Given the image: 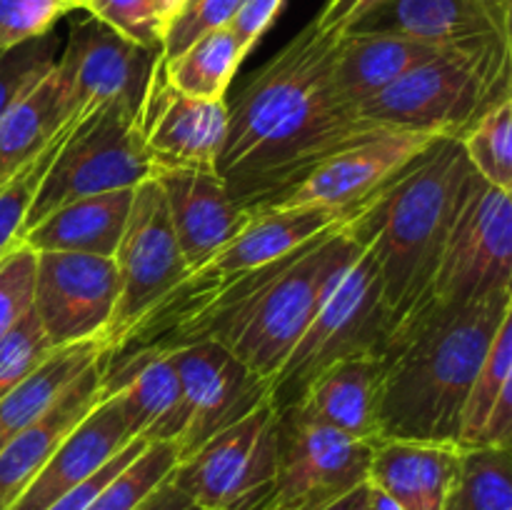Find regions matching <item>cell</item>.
<instances>
[{
	"label": "cell",
	"instance_id": "cell-1",
	"mask_svg": "<svg viewBox=\"0 0 512 510\" xmlns=\"http://www.w3.org/2000/svg\"><path fill=\"white\" fill-rule=\"evenodd\" d=\"M338 35L308 23L250 75L228 103V128L215 173L245 210L278 205L325 158L363 135L355 108L333 88Z\"/></svg>",
	"mask_w": 512,
	"mask_h": 510
},
{
	"label": "cell",
	"instance_id": "cell-2",
	"mask_svg": "<svg viewBox=\"0 0 512 510\" xmlns=\"http://www.w3.org/2000/svg\"><path fill=\"white\" fill-rule=\"evenodd\" d=\"M360 253L363 248L345 225H335L273 263L235 275L175 313L140 320L110 355L215 340L270 385V378Z\"/></svg>",
	"mask_w": 512,
	"mask_h": 510
},
{
	"label": "cell",
	"instance_id": "cell-3",
	"mask_svg": "<svg viewBox=\"0 0 512 510\" xmlns=\"http://www.w3.org/2000/svg\"><path fill=\"white\" fill-rule=\"evenodd\" d=\"M510 293L473 303H433L390 338L380 385V440L455 443L480 363L503 320Z\"/></svg>",
	"mask_w": 512,
	"mask_h": 510
},
{
	"label": "cell",
	"instance_id": "cell-4",
	"mask_svg": "<svg viewBox=\"0 0 512 510\" xmlns=\"http://www.w3.org/2000/svg\"><path fill=\"white\" fill-rule=\"evenodd\" d=\"M470 170L460 138L440 135L343 223L378 265L393 333L433 305L435 273Z\"/></svg>",
	"mask_w": 512,
	"mask_h": 510
},
{
	"label": "cell",
	"instance_id": "cell-5",
	"mask_svg": "<svg viewBox=\"0 0 512 510\" xmlns=\"http://www.w3.org/2000/svg\"><path fill=\"white\" fill-rule=\"evenodd\" d=\"M512 98L510 40L453 45L358 105L365 128L463 138L488 108Z\"/></svg>",
	"mask_w": 512,
	"mask_h": 510
},
{
	"label": "cell",
	"instance_id": "cell-6",
	"mask_svg": "<svg viewBox=\"0 0 512 510\" xmlns=\"http://www.w3.org/2000/svg\"><path fill=\"white\" fill-rule=\"evenodd\" d=\"M390 335L393 323L383 300V280L373 255L363 250L270 378V400L278 410L295 405L315 375L340 360H383Z\"/></svg>",
	"mask_w": 512,
	"mask_h": 510
},
{
	"label": "cell",
	"instance_id": "cell-7",
	"mask_svg": "<svg viewBox=\"0 0 512 510\" xmlns=\"http://www.w3.org/2000/svg\"><path fill=\"white\" fill-rule=\"evenodd\" d=\"M148 178H153V158L138 120L115 108H95L73 125L45 170L23 233L70 200L138 188Z\"/></svg>",
	"mask_w": 512,
	"mask_h": 510
},
{
	"label": "cell",
	"instance_id": "cell-8",
	"mask_svg": "<svg viewBox=\"0 0 512 510\" xmlns=\"http://www.w3.org/2000/svg\"><path fill=\"white\" fill-rule=\"evenodd\" d=\"M373 445L305 415L278 410V455L260 510H323L368 483Z\"/></svg>",
	"mask_w": 512,
	"mask_h": 510
},
{
	"label": "cell",
	"instance_id": "cell-9",
	"mask_svg": "<svg viewBox=\"0 0 512 510\" xmlns=\"http://www.w3.org/2000/svg\"><path fill=\"white\" fill-rule=\"evenodd\" d=\"M278 455V408L265 398L178 460L170 478L200 510H260Z\"/></svg>",
	"mask_w": 512,
	"mask_h": 510
},
{
	"label": "cell",
	"instance_id": "cell-10",
	"mask_svg": "<svg viewBox=\"0 0 512 510\" xmlns=\"http://www.w3.org/2000/svg\"><path fill=\"white\" fill-rule=\"evenodd\" d=\"M512 290V193L470 170L445 240L433 303H473Z\"/></svg>",
	"mask_w": 512,
	"mask_h": 510
},
{
	"label": "cell",
	"instance_id": "cell-11",
	"mask_svg": "<svg viewBox=\"0 0 512 510\" xmlns=\"http://www.w3.org/2000/svg\"><path fill=\"white\" fill-rule=\"evenodd\" d=\"M113 260L118 270V300L108 328L100 335L105 358L133 325L188 275L163 190L153 178L133 190L128 223Z\"/></svg>",
	"mask_w": 512,
	"mask_h": 510
},
{
	"label": "cell",
	"instance_id": "cell-12",
	"mask_svg": "<svg viewBox=\"0 0 512 510\" xmlns=\"http://www.w3.org/2000/svg\"><path fill=\"white\" fill-rule=\"evenodd\" d=\"M160 60V48L133 43L88 15L70 28L55 65L78 118L95 108H115L143 125L145 100Z\"/></svg>",
	"mask_w": 512,
	"mask_h": 510
},
{
	"label": "cell",
	"instance_id": "cell-13",
	"mask_svg": "<svg viewBox=\"0 0 512 510\" xmlns=\"http://www.w3.org/2000/svg\"><path fill=\"white\" fill-rule=\"evenodd\" d=\"M163 353L173 360L180 378V425L173 440L178 460L270 398L268 380L215 340H198Z\"/></svg>",
	"mask_w": 512,
	"mask_h": 510
},
{
	"label": "cell",
	"instance_id": "cell-14",
	"mask_svg": "<svg viewBox=\"0 0 512 510\" xmlns=\"http://www.w3.org/2000/svg\"><path fill=\"white\" fill-rule=\"evenodd\" d=\"M345 220H348V215L340 213V210L325 208V205L265 208L258 210V213H250L245 228L228 245H223L200 268L188 270V275L140 320L163 318V315L175 313V310L185 308V305L218 290L220 285L233 280L235 275L248 273V270L260 268L265 263H273V260L283 258L290 250L308 243L310 238H315L323 230L343 225Z\"/></svg>",
	"mask_w": 512,
	"mask_h": 510
},
{
	"label": "cell",
	"instance_id": "cell-15",
	"mask_svg": "<svg viewBox=\"0 0 512 510\" xmlns=\"http://www.w3.org/2000/svg\"><path fill=\"white\" fill-rule=\"evenodd\" d=\"M118 300L113 258L85 253H38L33 310L53 348L98 340Z\"/></svg>",
	"mask_w": 512,
	"mask_h": 510
},
{
	"label": "cell",
	"instance_id": "cell-16",
	"mask_svg": "<svg viewBox=\"0 0 512 510\" xmlns=\"http://www.w3.org/2000/svg\"><path fill=\"white\" fill-rule=\"evenodd\" d=\"M433 138L435 135L410 133V130H365L363 135L325 158L273 208L325 205L350 218Z\"/></svg>",
	"mask_w": 512,
	"mask_h": 510
},
{
	"label": "cell",
	"instance_id": "cell-17",
	"mask_svg": "<svg viewBox=\"0 0 512 510\" xmlns=\"http://www.w3.org/2000/svg\"><path fill=\"white\" fill-rule=\"evenodd\" d=\"M140 128L153 158V173L165 168H215L228 128V103L175 90L160 60Z\"/></svg>",
	"mask_w": 512,
	"mask_h": 510
},
{
	"label": "cell",
	"instance_id": "cell-18",
	"mask_svg": "<svg viewBox=\"0 0 512 510\" xmlns=\"http://www.w3.org/2000/svg\"><path fill=\"white\" fill-rule=\"evenodd\" d=\"M138 435L125 418L118 393L103 395L83 420L60 440L33 483L23 490L10 510H45L73 488L93 478Z\"/></svg>",
	"mask_w": 512,
	"mask_h": 510
},
{
	"label": "cell",
	"instance_id": "cell-19",
	"mask_svg": "<svg viewBox=\"0 0 512 510\" xmlns=\"http://www.w3.org/2000/svg\"><path fill=\"white\" fill-rule=\"evenodd\" d=\"M153 180L163 190L188 270L213 258L250 220V213L230 198L215 168H165L155 170Z\"/></svg>",
	"mask_w": 512,
	"mask_h": 510
},
{
	"label": "cell",
	"instance_id": "cell-20",
	"mask_svg": "<svg viewBox=\"0 0 512 510\" xmlns=\"http://www.w3.org/2000/svg\"><path fill=\"white\" fill-rule=\"evenodd\" d=\"M350 30L403 35L440 48L488 38L510 40V3L508 0H383Z\"/></svg>",
	"mask_w": 512,
	"mask_h": 510
},
{
	"label": "cell",
	"instance_id": "cell-21",
	"mask_svg": "<svg viewBox=\"0 0 512 510\" xmlns=\"http://www.w3.org/2000/svg\"><path fill=\"white\" fill-rule=\"evenodd\" d=\"M118 393L138 438L173 443L180 425V378L163 350H125L110 355L100 375V398Z\"/></svg>",
	"mask_w": 512,
	"mask_h": 510
},
{
	"label": "cell",
	"instance_id": "cell-22",
	"mask_svg": "<svg viewBox=\"0 0 512 510\" xmlns=\"http://www.w3.org/2000/svg\"><path fill=\"white\" fill-rule=\"evenodd\" d=\"M103 363L105 358L83 370L43 418L35 420L30 428H25L0 448V510H10V505L43 470L60 440L98 403Z\"/></svg>",
	"mask_w": 512,
	"mask_h": 510
},
{
	"label": "cell",
	"instance_id": "cell-23",
	"mask_svg": "<svg viewBox=\"0 0 512 510\" xmlns=\"http://www.w3.org/2000/svg\"><path fill=\"white\" fill-rule=\"evenodd\" d=\"M460 445L423 440H378L370 455L368 483L403 510H443L455 478Z\"/></svg>",
	"mask_w": 512,
	"mask_h": 510
},
{
	"label": "cell",
	"instance_id": "cell-24",
	"mask_svg": "<svg viewBox=\"0 0 512 510\" xmlns=\"http://www.w3.org/2000/svg\"><path fill=\"white\" fill-rule=\"evenodd\" d=\"M380 385L383 360H340L315 375L295 405L318 423L375 445L380 440Z\"/></svg>",
	"mask_w": 512,
	"mask_h": 510
},
{
	"label": "cell",
	"instance_id": "cell-25",
	"mask_svg": "<svg viewBox=\"0 0 512 510\" xmlns=\"http://www.w3.org/2000/svg\"><path fill=\"white\" fill-rule=\"evenodd\" d=\"M453 48V45H450ZM440 45L420 43L390 33H348L338 35L333 60V88L345 105L355 108L383 93L388 85L403 78L408 70L440 53Z\"/></svg>",
	"mask_w": 512,
	"mask_h": 510
},
{
	"label": "cell",
	"instance_id": "cell-26",
	"mask_svg": "<svg viewBox=\"0 0 512 510\" xmlns=\"http://www.w3.org/2000/svg\"><path fill=\"white\" fill-rule=\"evenodd\" d=\"M133 190H110L70 200L25 230L20 243L35 253H85L113 258L128 223Z\"/></svg>",
	"mask_w": 512,
	"mask_h": 510
},
{
	"label": "cell",
	"instance_id": "cell-27",
	"mask_svg": "<svg viewBox=\"0 0 512 510\" xmlns=\"http://www.w3.org/2000/svg\"><path fill=\"white\" fill-rule=\"evenodd\" d=\"M75 118L58 65H53L0 115V183L33 163Z\"/></svg>",
	"mask_w": 512,
	"mask_h": 510
},
{
	"label": "cell",
	"instance_id": "cell-28",
	"mask_svg": "<svg viewBox=\"0 0 512 510\" xmlns=\"http://www.w3.org/2000/svg\"><path fill=\"white\" fill-rule=\"evenodd\" d=\"M105 353L98 340L63 345L48 355L43 365L20 385H15L8 395L0 398V448L25 428L43 418L63 390L78 378L83 370L103 360Z\"/></svg>",
	"mask_w": 512,
	"mask_h": 510
},
{
	"label": "cell",
	"instance_id": "cell-29",
	"mask_svg": "<svg viewBox=\"0 0 512 510\" xmlns=\"http://www.w3.org/2000/svg\"><path fill=\"white\" fill-rule=\"evenodd\" d=\"M243 60L238 40L225 25L195 40L175 58H163V65L168 83L180 93L205 100H228L230 83Z\"/></svg>",
	"mask_w": 512,
	"mask_h": 510
},
{
	"label": "cell",
	"instance_id": "cell-30",
	"mask_svg": "<svg viewBox=\"0 0 512 510\" xmlns=\"http://www.w3.org/2000/svg\"><path fill=\"white\" fill-rule=\"evenodd\" d=\"M443 510H512L510 448H460Z\"/></svg>",
	"mask_w": 512,
	"mask_h": 510
},
{
	"label": "cell",
	"instance_id": "cell-31",
	"mask_svg": "<svg viewBox=\"0 0 512 510\" xmlns=\"http://www.w3.org/2000/svg\"><path fill=\"white\" fill-rule=\"evenodd\" d=\"M512 393V315L503 320L488 355L475 373L460 415V448H475L495 405Z\"/></svg>",
	"mask_w": 512,
	"mask_h": 510
},
{
	"label": "cell",
	"instance_id": "cell-32",
	"mask_svg": "<svg viewBox=\"0 0 512 510\" xmlns=\"http://www.w3.org/2000/svg\"><path fill=\"white\" fill-rule=\"evenodd\" d=\"M470 168L490 185L512 193V98L485 110L460 138Z\"/></svg>",
	"mask_w": 512,
	"mask_h": 510
},
{
	"label": "cell",
	"instance_id": "cell-33",
	"mask_svg": "<svg viewBox=\"0 0 512 510\" xmlns=\"http://www.w3.org/2000/svg\"><path fill=\"white\" fill-rule=\"evenodd\" d=\"M178 465V450L173 443L145 445L143 453L125 465L88 505L85 510H133L160 480L168 478L173 468Z\"/></svg>",
	"mask_w": 512,
	"mask_h": 510
},
{
	"label": "cell",
	"instance_id": "cell-34",
	"mask_svg": "<svg viewBox=\"0 0 512 510\" xmlns=\"http://www.w3.org/2000/svg\"><path fill=\"white\" fill-rule=\"evenodd\" d=\"M78 120L80 118L70 120V123L60 130L58 138H55L33 163H28L23 170H18L10 180L0 183V258H5V255L20 243V233H23V223L25 218H28L35 190H38L45 170L50 168L55 153H58L60 145L65 143V138H68L70 130H73V125L78 123Z\"/></svg>",
	"mask_w": 512,
	"mask_h": 510
},
{
	"label": "cell",
	"instance_id": "cell-35",
	"mask_svg": "<svg viewBox=\"0 0 512 510\" xmlns=\"http://www.w3.org/2000/svg\"><path fill=\"white\" fill-rule=\"evenodd\" d=\"M53 350L38 315L30 308L13 328L0 335V398L35 373Z\"/></svg>",
	"mask_w": 512,
	"mask_h": 510
},
{
	"label": "cell",
	"instance_id": "cell-36",
	"mask_svg": "<svg viewBox=\"0 0 512 510\" xmlns=\"http://www.w3.org/2000/svg\"><path fill=\"white\" fill-rule=\"evenodd\" d=\"M58 55L60 40L55 30L0 50V115L13 105L15 98H20L30 85L38 83L53 68Z\"/></svg>",
	"mask_w": 512,
	"mask_h": 510
},
{
	"label": "cell",
	"instance_id": "cell-37",
	"mask_svg": "<svg viewBox=\"0 0 512 510\" xmlns=\"http://www.w3.org/2000/svg\"><path fill=\"white\" fill-rule=\"evenodd\" d=\"M83 10L123 38L145 48L163 50L168 20L160 8V0H88Z\"/></svg>",
	"mask_w": 512,
	"mask_h": 510
},
{
	"label": "cell",
	"instance_id": "cell-38",
	"mask_svg": "<svg viewBox=\"0 0 512 510\" xmlns=\"http://www.w3.org/2000/svg\"><path fill=\"white\" fill-rule=\"evenodd\" d=\"M240 0H188L165 28L163 58L170 60L188 50L195 40L225 28L238 10Z\"/></svg>",
	"mask_w": 512,
	"mask_h": 510
},
{
	"label": "cell",
	"instance_id": "cell-39",
	"mask_svg": "<svg viewBox=\"0 0 512 510\" xmlns=\"http://www.w3.org/2000/svg\"><path fill=\"white\" fill-rule=\"evenodd\" d=\"M35 268L38 253L23 243L0 258V335L33 308Z\"/></svg>",
	"mask_w": 512,
	"mask_h": 510
},
{
	"label": "cell",
	"instance_id": "cell-40",
	"mask_svg": "<svg viewBox=\"0 0 512 510\" xmlns=\"http://www.w3.org/2000/svg\"><path fill=\"white\" fill-rule=\"evenodd\" d=\"M70 10V0H0V50L50 33Z\"/></svg>",
	"mask_w": 512,
	"mask_h": 510
},
{
	"label": "cell",
	"instance_id": "cell-41",
	"mask_svg": "<svg viewBox=\"0 0 512 510\" xmlns=\"http://www.w3.org/2000/svg\"><path fill=\"white\" fill-rule=\"evenodd\" d=\"M283 3L285 0H240L238 10H235V15L230 18L228 28L230 33L235 35V40H238L245 58H248L250 50L260 43L265 30L273 25V20L278 18Z\"/></svg>",
	"mask_w": 512,
	"mask_h": 510
},
{
	"label": "cell",
	"instance_id": "cell-42",
	"mask_svg": "<svg viewBox=\"0 0 512 510\" xmlns=\"http://www.w3.org/2000/svg\"><path fill=\"white\" fill-rule=\"evenodd\" d=\"M380 3L383 0H328L315 18V25L325 35H343Z\"/></svg>",
	"mask_w": 512,
	"mask_h": 510
},
{
	"label": "cell",
	"instance_id": "cell-43",
	"mask_svg": "<svg viewBox=\"0 0 512 510\" xmlns=\"http://www.w3.org/2000/svg\"><path fill=\"white\" fill-rule=\"evenodd\" d=\"M133 510H200L178 485L173 483V478H165L135 505Z\"/></svg>",
	"mask_w": 512,
	"mask_h": 510
},
{
	"label": "cell",
	"instance_id": "cell-44",
	"mask_svg": "<svg viewBox=\"0 0 512 510\" xmlns=\"http://www.w3.org/2000/svg\"><path fill=\"white\" fill-rule=\"evenodd\" d=\"M323 510H370V485L363 483Z\"/></svg>",
	"mask_w": 512,
	"mask_h": 510
},
{
	"label": "cell",
	"instance_id": "cell-45",
	"mask_svg": "<svg viewBox=\"0 0 512 510\" xmlns=\"http://www.w3.org/2000/svg\"><path fill=\"white\" fill-rule=\"evenodd\" d=\"M370 510H403V508H400V505L395 503L390 495H385L383 490H378L370 485Z\"/></svg>",
	"mask_w": 512,
	"mask_h": 510
},
{
	"label": "cell",
	"instance_id": "cell-46",
	"mask_svg": "<svg viewBox=\"0 0 512 510\" xmlns=\"http://www.w3.org/2000/svg\"><path fill=\"white\" fill-rule=\"evenodd\" d=\"M188 3V0H160V8H163V15H165V20H173L175 15H178V10L183 8V5Z\"/></svg>",
	"mask_w": 512,
	"mask_h": 510
},
{
	"label": "cell",
	"instance_id": "cell-47",
	"mask_svg": "<svg viewBox=\"0 0 512 510\" xmlns=\"http://www.w3.org/2000/svg\"><path fill=\"white\" fill-rule=\"evenodd\" d=\"M88 5V0H70V8L73 10H83Z\"/></svg>",
	"mask_w": 512,
	"mask_h": 510
},
{
	"label": "cell",
	"instance_id": "cell-48",
	"mask_svg": "<svg viewBox=\"0 0 512 510\" xmlns=\"http://www.w3.org/2000/svg\"><path fill=\"white\" fill-rule=\"evenodd\" d=\"M508 3H510V0H508Z\"/></svg>",
	"mask_w": 512,
	"mask_h": 510
}]
</instances>
